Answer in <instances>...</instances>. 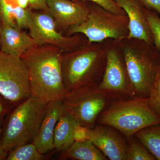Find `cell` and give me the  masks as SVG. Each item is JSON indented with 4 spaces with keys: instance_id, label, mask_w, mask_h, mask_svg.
Masks as SVG:
<instances>
[{
    "instance_id": "cell-11",
    "label": "cell",
    "mask_w": 160,
    "mask_h": 160,
    "mask_svg": "<svg viewBox=\"0 0 160 160\" xmlns=\"http://www.w3.org/2000/svg\"><path fill=\"white\" fill-rule=\"evenodd\" d=\"M91 141L107 158L126 160L128 141L117 129L105 124H98L91 129Z\"/></svg>"
},
{
    "instance_id": "cell-10",
    "label": "cell",
    "mask_w": 160,
    "mask_h": 160,
    "mask_svg": "<svg viewBox=\"0 0 160 160\" xmlns=\"http://www.w3.org/2000/svg\"><path fill=\"white\" fill-rule=\"evenodd\" d=\"M28 29L35 45H53L64 52L77 49L88 42L78 35L63 36L57 29L54 18L45 12H34L30 9Z\"/></svg>"
},
{
    "instance_id": "cell-7",
    "label": "cell",
    "mask_w": 160,
    "mask_h": 160,
    "mask_svg": "<svg viewBox=\"0 0 160 160\" xmlns=\"http://www.w3.org/2000/svg\"><path fill=\"white\" fill-rule=\"evenodd\" d=\"M62 100L65 110L78 124L91 129L111 99L98 85H89L67 92Z\"/></svg>"
},
{
    "instance_id": "cell-16",
    "label": "cell",
    "mask_w": 160,
    "mask_h": 160,
    "mask_svg": "<svg viewBox=\"0 0 160 160\" xmlns=\"http://www.w3.org/2000/svg\"><path fill=\"white\" fill-rule=\"evenodd\" d=\"M78 124L77 121L65 110L59 119L54 129L53 136L54 149L63 151L74 142L73 129Z\"/></svg>"
},
{
    "instance_id": "cell-6",
    "label": "cell",
    "mask_w": 160,
    "mask_h": 160,
    "mask_svg": "<svg viewBox=\"0 0 160 160\" xmlns=\"http://www.w3.org/2000/svg\"><path fill=\"white\" fill-rule=\"evenodd\" d=\"M89 12L85 22L71 26L68 36L77 33L86 36L88 43H102L107 40L122 41L129 34L127 15L118 14L89 2Z\"/></svg>"
},
{
    "instance_id": "cell-5",
    "label": "cell",
    "mask_w": 160,
    "mask_h": 160,
    "mask_svg": "<svg viewBox=\"0 0 160 160\" xmlns=\"http://www.w3.org/2000/svg\"><path fill=\"white\" fill-rule=\"evenodd\" d=\"M48 103L31 96L15 106L7 119L1 140L6 152L33 142Z\"/></svg>"
},
{
    "instance_id": "cell-29",
    "label": "cell",
    "mask_w": 160,
    "mask_h": 160,
    "mask_svg": "<svg viewBox=\"0 0 160 160\" xmlns=\"http://www.w3.org/2000/svg\"><path fill=\"white\" fill-rule=\"evenodd\" d=\"M2 133V129H1V126H0V160H6L7 156H8V152H6L2 146V142L1 140V135Z\"/></svg>"
},
{
    "instance_id": "cell-25",
    "label": "cell",
    "mask_w": 160,
    "mask_h": 160,
    "mask_svg": "<svg viewBox=\"0 0 160 160\" xmlns=\"http://www.w3.org/2000/svg\"><path fill=\"white\" fill-rule=\"evenodd\" d=\"M91 129L78 124L75 126L73 131L74 142H86L91 140Z\"/></svg>"
},
{
    "instance_id": "cell-1",
    "label": "cell",
    "mask_w": 160,
    "mask_h": 160,
    "mask_svg": "<svg viewBox=\"0 0 160 160\" xmlns=\"http://www.w3.org/2000/svg\"><path fill=\"white\" fill-rule=\"evenodd\" d=\"M63 52L53 45H34L21 56L28 70L31 96L47 102L62 100L67 92L62 76Z\"/></svg>"
},
{
    "instance_id": "cell-20",
    "label": "cell",
    "mask_w": 160,
    "mask_h": 160,
    "mask_svg": "<svg viewBox=\"0 0 160 160\" xmlns=\"http://www.w3.org/2000/svg\"><path fill=\"white\" fill-rule=\"evenodd\" d=\"M43 155L39 152L33 142L21 145L9 152L7 160H41Z\"/></svg>"
},
{
    "instance_id": "cell-4",
    "label": "cell",
    "mask_w": 160,
    "mask_h": 160,
    "mask_svg": "<svg viewBox=\"0 0 160 160\" xmlns=\"http://www.w3.org/2000/svg\"><path fill=\"white\" fill-rule=\"evenodd\" d=\"M160 123V117L149 107L147 99L111 100L97 120L112 126L129 139L141 129Z\"/></svg>"
},
{
    "instance_id": "cell-30",
    "label": "cell",
    "mask_w": 160,
    "mask_h": 160,
    "mask_svg": "<svg viewBox=\"0 0 160 160\" xmlns=\"http://www.w3.org/2000/svg\"><path fill=\"white\" fill-rule=\"evenodd\" d=\"M71 1H80V0H71Z\"/></svg>"
},
{
    "instance_id": "cell-21",
    "label": "cell",
    "mask_w": 160,
    "mask_h": 160,
    "mask_svg": "<svg viewBox=\"0 0 160 160\" xmlns=\"http://www.w3.org/2000/svg\"><path fill=\"white\" fill-rule=\"evenodd\" d=\"M128 141L126 160H155L146 147L134 136L128 139Z\"/></svg>"
},
{
    "instance_id": "cell-26",
    "label": "cell",
    "mask_w": 160,
    "mask_h": 160,
    "mask_svg": "<svg viewBox=\"0 0 160 160\" xmlns=\"http://www.w3.org/2000/svg\"><path fill=\"white\" fill-rule=\"evenodd\" d=\"M145 9L155 12L160 17V0H137Z\"/></svg>"
},
{
    "instance_id": "cell-8",
    "label": "cell",
    "mask_w": 160,
    "mask_h": 160,
    "mask_svg": "<svg viewBox=\"0 0 160 160\" xmlns=\"http://www.w3.org/2000/svg\"><path fill=\"white\" fill-rule=\"evenodd\" d=\"M99 88L111 100H127L135 97L122 50L117 41L106 45V66Z\"/></svg>"
},
{
    "instance_id": "cell-23",
    "label": "cell",
    "mask_w": 160,
    "mask_h": 160,
    "mask_svg": "<svg viewBox=\"0 0 160 160\" xmlns=\"http://www.w3.org/2000/svg\"><path fill=\"white\" fill-rule=\"evenodd\" d=\"M147 101L149 107L160 117V69L156 82Z\"/></svg>"
},
{
    "instance_id": "cell-15",
    "label": "cell",
    "mask_w": 160,
    "mask_h": 160,
    "mask_svg": "<svg viewBox=\"0 0 160 160\" xmlns=\"http://www.w3.org/2000/svg\"><path fill=\"white\" fill-rule=\"evenodd\" d=\"M0 50L12 55L21 57L35 45L32 38L21 29L0 23Z\"/></svg>"
},
{
    "instance_id": "cell-17",
    "label": "cell",
    "mask_w": 160,
    "mask_h": 160,
    "mask_svg": "<svg viewBox=\"0 0 160 160\" xmlns=\"http://www.w3.org/2000/svg\"><path fill=\"white\" fill-rule=\"evenodd\" d=\"M30 9L23 8L0 0V20L1 22L9 25L15 29L28 28Z\"/></svg>"
},
{
    "instance_id": "cell-22",
    "label": "cell",
    "mask_w": 160,
    "mask_h": 160,
    "mask_svg": "<svg viewBox=\"0 0 160 160\" xmlns=\"http://www.w3.org/2000/svg\"><path fill=\"white\" fill-rule=\"evenodd\" d=\"M143 9L151 29L153 45L160 52V17L155 12L144 7Z\"/></svg>"
},
{
    "instance_id": "cell-13",
    "label": "cell",
    "mask_w": 160,
    "mask_h": 160,
    "mask_svg": "<svg viewBox=\"0 0 160 160\" xmlns=\"http://www.w3.org/2000/svg\"><path fill=\"white\" fill-rule=\"evenodd\" d=\"M65 111L62 100L48 103L45 114L33 143L41 154L44 155L54 149V129L59 119Z\"/></svg>"
},
{
    "instance_id": "cell-3",
    "label": "cell",
    "mask_w": 160,
    "mask_h": 160,
    "mask_svg": "<svg viewBox=\"0 0 160 160\" xmlns=\"http://www.w3.org/2000/svg\"><path fill=\"white\" fill-rule=\"evenodd\" d=\"M118 42L135 97L148 98L159 72L160 52L153 45L138 39L126 38Z\"/></svg>"
},
{
    "instance_id": "cell-9",
    "label": "cell",
    "mask_w": 160,
    "mask_h": 160,
    "mask_svg": "<svg viewBox=\"0 0 160 160\" xmlns=\"http://www.w3.org/2000/svg\"><path fill=\"white\" fill-rule=\"evenodd\" d=\"M0 94L15 107L31 96L28 70L22 60L1 50Z\"/></svg>"
},
{
    "instance_id": "cell-19",
    "label": "cell",
    "mask_w": 160,
    "mask_h": 160,
    "mask_svg": "<svg viewBox=\"0 0 160 160\" xmlns=\"http://www.w3.org/2000/svg\"><path fill=\"white\" fill-rule=\"evenodd\" d=\"M155 160H160V123L145 127L134 134Z\"/></svg>"
},
{
    "instance_id": "cell-2",
    "label": "cell",
    "mask_w": 160,
    "mask_h": 160,
    "mask_svg": "<svg viewBox=\"0 0 160 160\" xmlns=\"http://www.w3.org/2000/svg\"><path fill=\"white\" fill-rule=\"evenodd\" d=\"M106 60V45L103 42H87L77 49L63 52L62 76L66 91L83 86L98 85Z\"/></svg>"
},
{
    "instance_id": "cell-28",
    "label": "cell",
    "mask_w": 160,
    "mask_h": 160,
    "mask_svg": "<svg viewBox=\"0 0 160 160\" xmlns=\"http://www.w3.org/2000/svg\"><path fill=\"white\" fill-rule=\"evenodd\" d=\"M28 6L30 9L49 12V8L46 0H29Z\"/></svg>"
},
{
    "instance_id": "cell-24",
    "label": "cell",
    "mask_w": 160,
    "mask_h": 160,
    "mask_svg": "<svg viewBox=\"0 0 160 160\" xmlns=\"http://www.w3.org/2000/svg\"><path fill=\"white\" fill-rule=\"evenodd\" d=\"M98 5L108 11L118 14L126 15V12L118 5L115 0H82Z\"/></svg>"
},
{
    "instance_id": "cell-31",
    "label": "cell",
    "mask_w": 160,
    "mask_h": 160,
    "mask_svg": "<svg viewBox=\"0 0 160 160\" xmlns=\"http://www.w3.org/2000/svg\"><path fill=\"white\" fill-rule=\"evenodd\" d=\"M0 28H1V26H0Z\"/></svg>"
},
{
    "instance_id": "cell-18",
    "label": "cell",
    "mask_w": 160,
    "mask_h": 160,
    "mask_svg": "<svg viewBox=\"0 0 160 160\" xmlns=\"http://www.w3.org/2000/svg\"><path fill=\"white\" fill-rule=\"evenodd\" d=\"M60 158L78 160H108L91 140L84 142H73L69 148L62 151Z\"/></svg>"
},
{
    "instance_id": "cell-12",
    "label": "cell",
    "mask_w": 160,
    "mask_h": 160,
    "mask_svg": "<svg viewBox=\"0 0 160 160\" xmlns=\"http://www.w3.org/2000/svg\"><path fill=\"white\" fill-rule=\"evenodd\" d=\"M49 13L57 26L64 29L82 24L86 21L89 12L86 2L71 0H46Z\"/></svg>"
},
{
    "instance_id": "cell-14",
    "label": "cell",
    "mask_w": 160,
    "mask_h": 160,
    "mask_svg": "<svg viewBox=\"0 0 160 160\" xmlns=\"http://www.w3.org/2000/svg\"><path fill=\"white\" fill-rule=\"evenodd\" d=\"M115 1L128 16L129 34L127 38L138 39L153 45L151 29L146 19L143 7L141 4L137 0Z\"/></svg>"
},
{
    "instance_id": "cell-27",
    "label": "cell",
    "mask_w": 160,
    "mask_h": 160,
    "mask_svg": "<svg viewBox=\"0 0 160 160\" xmlns=\"http://www.w3.org/2000/svg\"><path fill=\"white\" fill-rule=\"evenodd\" d=\"M13 106L8 100L0 94V126L4 118Z\"/></svg>"
}]
</instances>
